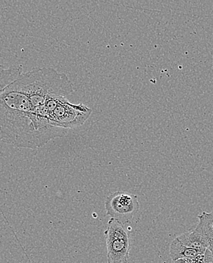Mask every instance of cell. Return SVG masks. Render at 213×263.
<instances>
[{"mask_svg":"<svg viewBox=\"0 0 213 263\" xmlns=\"http://www.w3.org/2000/svg\"><path fill=\"white\" fill-rule=\"evenodd\" d=\"M106 216L122 221L129 222L138 213L140 203L134 194L117 191L109 194L105 201Z\"/></svg>","mask_w":213,"mask_h":263,"instance_id":"obj_2","label":"cell"},{"mask_svg":"<svg viewBox=\"0 0 213 263\" xmlns=\"http://www.w3.org/2000/svg\"><path fill=\"white\" fill-rule=\"evenodd\" d=\"M107 263H128L130 254L129 239L106 238Z\"/></svg>","mask_w":213,"mask_h":263,"instance_id":"obj_3","label":"cell"},{"mask_svg":"<svg viewBox=\"0 0 213 263\" xmlns=\"http://www.w3.org/2000/svg\"><path fill=\"white\" fill-rule=\"evenodd\" d=\"M22 73L23 71L21 66L6 68L0 64V93L17 80Z\"/></svg>","mask_w":213,"mask_h":263,"instance_id":"obj_6","label":"cell"},{"mask_svg":"<svg viewBox=\"0 0 213 263\" xmlns=\"http://www.w3.org/2000/svg\"><path fill=\"white\" fill-rule=\"evenodd\" d=\"M105 237L109 239H129L128 232L122 221L111 218L108 222V227L104 233Z\"/></svg>","mask_w":213,"mask_h":263,"instance_id":"obj_7","label":"cell"},{"mask_svg":"<svg viewBox=\"0 0 213 263\" xmlns=\"http://www.w3.org/2000/svg\"><path fill=\"white\" fill-rule=\"evenodd\" d=\"M181 243L187 248L205 252L208 249V243L201 233L195 228L193 230L184 233L176 237Z\"/></svg>","mask_w":213,"mask_h":263,"instance_id":"obj_4","label":"cell"},{"mask_svg":"<svg viewBox=\"0 0 213 263\" xmlns=\"http://www.w3.org/2000/svg\"><path fill=\"white\" fill-rule=\"evenodd\" d=\"M203 263H213V254L208 249L203 254Z\"/></svg>","mask_w":213,"mask_h":263,"instance_id":"obj_8","label":"cell"},{"mask_svg":"<svg viewBox=\"0 0 213 263\" xmlns=\"http://www.w3.org/2000/svg\"><path fill=\"white\" fill-rule=\"evenodd\" d=\"M73 92L68 76L51 67L22 73L0 93V142L36 149L66 136L55 127V112Z\"/></svg>","mask_w":213,"mask_h":263,"instance_id":"obj_1","label":"cell"},{"mask_svg":"<svg viewBox=\"0 0 213 263\" xmlns=\"http://www.w3.org/2000/svg\"><path fill=\"white\" fill-rule=\"evenodd\" d=\"M205 252L187 248L181 243L177 238L175 239L170 245V257L174 262L184 258L197 257L200 255L203 254Z\"/></svg>","mask_w":213,"mask_h":263,"instance_id":"obj_5","label":"cell"}]
</instances>
